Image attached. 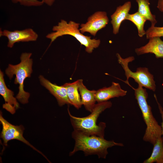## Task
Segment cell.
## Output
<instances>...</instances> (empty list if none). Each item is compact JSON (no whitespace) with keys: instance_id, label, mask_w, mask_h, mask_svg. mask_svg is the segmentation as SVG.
I'll use <instances>...</instances> for the list:
<instances>
[{"instance_id":"cell-1","label":"cell","mask_w":163,"mask_h":163,"mask_svg":"<svg viewBox=\"0 0 163 163\" xmlns=\"http://www.w3.org/2000/svg\"><path fill=\"white\" fill-rule=\"evenodd\" d=\"M72 136L75 141L72 151L69 153L72 156L78 151H83L85 156L96 155L99 158L106 159L109 148L114 146H123L121 143L115 142L113 140H107L104 137L97 136L88 135L74 130Z\"/></svg>"},{"instance_id":"cell-2","label":"cell","mask_w":163,"mask_h":163,"mask_svg":"<svg viewBox=\"0 0 163 163\" xmlns=\"http://www.w3.org/2000/svg\"><path fill=\"white\" fill-rule=\"evenodd\" d=\"M112 106V103L110 101L98 103L90 114L82 117L73 116L68 108V113L74 130L88 135H94L104 137L106 123L101 122L97 125V121L100 114Z\"/></svg>"},{"instance_id":"cell-3","label":"cell","mask_w":163,"mask_h":163,"mask_svg":"<svg viewBox=\"0 0 163 163\" xmlns=\"http://www.w3.org/2000/svg\"><path fill=\"white\" fill-rule=\"evenodd\" d=\"M129 85L134 90L135 98L146 125L143 139L153 145L157 139L162 136V131L161 126L153 115L151 107L148 104V94L146 89L139 85L137 88H134L130 84Z\"/></svg>"},{"instance_id":"cell-4","label":"cell","mask_w":163,"mask_h":163,"mask_svg":"<svg viewBox=\"0 0 163 163\" xmlns=\"http://www.w3.org/2000/svg\"><path fill=\"white\" fill-rule=\"evenodd\" d=\"M80 24L73 21L68 22L62 19L57 24L52 28L53 32L46 36V37L51 40L50 44L59 37L65 35H70L75 37L81 45L85 47L88 53H91L94 49L98 48L101 43L100 39H91V37L85 36L80 31Z\"/></svg>"},{"instance_id":"cell-5","label":"cell","mask_w":163,"mask_h":163,"mask_svg":"<svg viewBox=\"0 0 163 163\" xmlns=\"http://www.w3.org/2000/svg\"><path fill=\"white\" fill-rule=\"evenodd\" d=\"M31 55L30 53H22L20 56V63L16 65L9 64L5 70V73L10 79L14 75H15L14 83L19 85V91L16 98L23 104L28 103L30 96V93L24 90V83L27 78L30 77L33 72Z\"/></svg>"},{"instance_id":"cell-6","label":"cell","mask_w":163,"mask_h":163,"mask_svg":"<svg viewBox=\"0 0 163 163\" xmlns=\"http://www.w3.org/2000/svg\"><path fill=\"white\" fill-rule=\"evenodd\" d=\"M118 63L123 69L126 80L124 81L128 84V80L130 78H133L138 85L144 87L149 89L155 91L156 89L155 82L154 80L153 75L149 72L148 69L146 67H138L136 72L132 71L128 67V64L134 60L133 56H130L125 59L123 58L118 53L116 54Z\"/></svg>"},{"instance_id":"cell-7","label":"cell","mask_w":163,"mask_h":163,"mask_svg":"<svg viewBox=\"0 0 163 163\" xmlns=\"http://www.w3.org/2000/svg\"><path fill=\"white\" fill-rule=\"evenodd\" d=\"M0 121L2 128L1 137L3 139L4 145L7 146L8 142L10 140L17 139L29 146L47 159L42 153L31 145L24 138L23 134L24 128L23 126H15L11 124L3 117L1 111L0 113Z\"/></svg>"},{"instance_id":"cell-8","label":"cell","mask_w":163,"mask_h":163,"mask_svg":"<svg viewBox=\"0 0 163 163\" xmlns=\"http://www.w3.org/2000/svg\"><path fill=\"white\" fill-rule=\"evenodd\" d=\"M87 21L81 24L80 30L83 34L88 32L95 36L98 31L106 26L109 20L106 12L99 11L90 16Z\"/></svg>"},{"instance_id":"cell-9","label":"cell","mask_w":163,"mask_h":163,"mask_svg":"<svg viewBox=\"0 0 163 163\" xmlns=\"http://www.w3.org/2000/svg\"><path fill=\"white\" fill-rule=\"evenodd\" d=\"M0 37L4 36L8 39L7 46L12 48L15 43L19 42L35 41L37 40L38 35L32 29L15 30L11 31L7 30H0Z\"/></svg>"},{"instance_id":"cell-10","label":"cell","mask_w":163,"mask_h":163,"mask_svg":"<svg viewBox=\"0 0 163 163\" xmlns=\"http://www.w3.org/2000/svg\"><path fill=\"white\" fill-rule=\"evenodd\" d=\"M3 72L0 71V94L3 97L5 103L3 108L12 114H14L16 110L19 108L17 98L14 97V92L8 88L5 83Z\"/></svg>"},{"instance_id":"cell-11","label":"cell","mask_w":163,"mask_h":163,"mask_svg":"<svg viewBox=\"0 0 163 163\" xmlns=\"http://www.w3.org/2000/svg\"><path fill=\"white\" fill-rule=\"evenodd\" d=\"M39 78L41 84L55 97L59 106H62L66 104L72 105L68 97L66 89L65 86L53 84L42 75H40Z\"/></svg>"},{"instance_id":"cell-12","label":"cell","mask_w":163,"mask_h":163,"mask_svg":"<svg viewBox=\"0 0 163 163\" xmlns=\"http://www.w3.org/2000/svg\"><path fill=\"white\" fill-rule=\"evenodd\" d=\"M127 92L126 91L121 88L119 83L113 82L111 86L96 91L95 98L97 103H100L107 101L113 98L124 96Z\"/></svg>"},{"instance_id":"cell-13","label":"cell","mask_w":163,"mask_h":163,"mask_svg":"<svg viewBox=\"0 0 163 163\" xmlns=\"http://www.w3.org/2000/svg\"><path fill=\"white\" fill-rule=\"evenodd\" d=\"M159 37L149 39L148 43L145 45L135 50L137 55L145 53L154 54L156 58H163V41Z\"/></svg>"},{"instance_id":"cell-14","label":"cell","mask_w":163,"mask_h":163,"mask_svg":"<svg viewBox=\"0 0 163 163\" xmlns=\"http://www.w3.org/2000/svg\"><path fill=\"white\" fill-rule=\"evenodd\" d=\"M131 6V2H127L122 5L117 7L115 11L111 15V23L113 27V33L114 34L118 33L121 24L126 20Z\"/></svg>"},{"instance_id":"cell-15","label":"cell","mask_w":163,"mask_h":163,"mask_svg":"<svg viewBox=\"0 0 163 163\" xmlns=\"http://www.w3.org/2000/svg\"><path fill=\"white\" fill-rule=\"evenodd\" d=\"M78 90L82 105L84 106L87 110L91 112L96 104L95 94L96 91L88 89L83 84L82 79H78Z\"/></svg>"},{"instance_id":"cell-16","label":"cell","mask_w":163,"mask_h":163,"mask_svg":"<svg viewBox=\"0 0 163 163\" xmlns=\"http://www.w3.org/2000/svg\"><path fill=\"white\" fill-rule=\"evenodd\" d=\"M63 85L66 89L68 97L72 105L76 109H79L82 105L79 93L78 79L72 83H66Z\"/></svg>"},{"instance_id":"cell-17","label":"cell","mask_w":163,"mask_h":163,"mask_svg":"<svg viewBox=\"0 0 163 163\" xmlns=\"http://www.w3.org/2000/svg\"><path fill=\"white\" fill-rule=\"evenodd\" d=\"M150 156L145 160L143 163H163V137L158 138L153 145Z\"/></svg>"},{"instance_id":"cell-18","label":"cell","mask_w":163,"mask_h":163,"mask_svg":"<svg viewBox=\"0 0 163 163\" xmlns=\"http://www.w3.org/2000/svg\"><path fill=\"white\" fill-rule=\"evenodd\" d=\"M136 1L138 6V12L147 20L150 21L151 22V25L155 26L157 21L155 16L151 12L149 0H136Z\"/></svg>"},{"instance_id":"cell-19","label":"cell","mask_w":163,"mask_h":163,"mask_svg":"<svg viewBox=\"0 0 163 163\" xmlns=\"http://www.w3.org/2000/svg\"><path fill=\"white\" fill-rule=\"evenodd\" d=\"M126 20L131 21L135 25L138 29L139 37H142L146 34V31L144 30V26L147 20L138 12L133 14H129Z\"/></svg>"},{"instance_id":"cell-20","label":"cell","mask_w":163,"mask_h":163,"mask_svg":"<svg viewBox=\"0 0 163 163\" xmlns=\"http://www.w3.org/2000/svg\"><path fill=\"white\" fill-rule=\"evenodd\" d=\"M146 35L148 39L154 37H163V27H156L151 25L146 31Z\"/></svg>"},{"instance_id":"cell-21","label":"cell","mask_w":163,"mask_h":163,"mask_svg":"<svg viewBox=\"0 0 163 163\" xmlns=\"http://www.w3.org/2000/svg\"><path fill=\"white\" fill-rule=\"evenodd\" d=\"M14 3H19L21 5L25 6H40L44 3L41 1L38 0H11Z\"/></svg>"},{"instance_id":"cell-22","label":"cell","mask_w":163,"mask_h":163,"mask_svg":"<svg viewBox=\"0 0 163 163\" xmlns=\"http://www.w3.org/2000/svg\"><path fill=\"white\" fill-rule=\"evenodd\" d=\"M154 97L155 98L156 102H157L158 104L159 111L161 114V116L162 118V122L161 123V129H162V135L163 136V108L162 106H161L160 104L158 101L157 99V97L155 94H154Z\"/></svg>"},{"instance_id":"cell-23","label":"cell","mask_w":163,"mask_h":163,"mask_svg":"<svg viewBox=\"0 0 163 163\" xmlns=\"http://www.w3.org/2000/svg\"><path fill=\"white\" fill-rule=\"evenodd\" d=\"M157 7L161 11L163 12V0H158Z\"/></svg>"},{"instance_id":"cell-24","label":"cell","mask_w":163,"mask_h":163,"mask_svg":"<svg viewBox=\"0 0 163 163\" xmlns=\"http://www.w3.org/2000/svg\"><path fill=\"white\" fill-rule=\"evenodd\" d=\"M55 1V0H41L44 4L45 3L50 6L53 5Z\"/></svg>"}]
</instances>
